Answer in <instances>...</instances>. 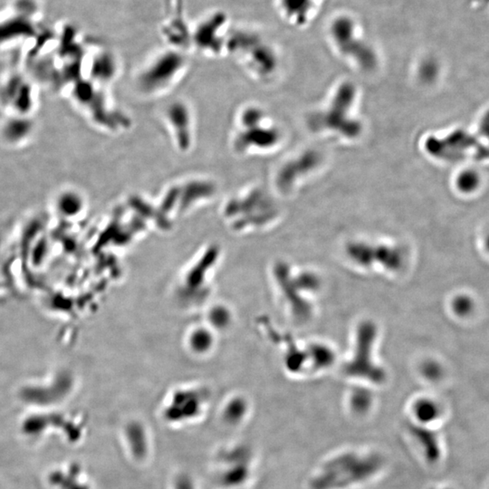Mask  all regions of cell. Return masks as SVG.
<instances>
[{
	"mask_svg": "<svg viewBox=\"0 0 489 489\" xmlns=\"http://www.w3.org/2000/svg\"><path fill=\"white\" fill-rule=\"evenodd\" d=\"M388 460L370 446H346L322 459L305 480L307 489H363L385 474Z\"/></svg>",
	"mask_w": 489,
	"mask_h": 489,
	"instance_id": "obj_1",
	"label": "cell"
},
{
	"mask_svg": "<svg viewBox=\"0 0 489 489\" xmlns=\"http://www.w3.org/2000/svg\"><path fill=\"white\" fill-rule=\"evenodd\" d=\"M356 97L355 86L344 83L339 87L329 106L310 117V127L313 131H332L342 136L353 139L361 132L360 121L352 117Z\"/></svg>",
	"mask_w": 489,
	"mask_h": 489,
	"instance_id": "obj_2",
	"label": "cell"
},
{
	"mask_svg": "<svg viewBox=\"0 0 489 489\" xmlns=\"http://www.w3.org/2000/svg\"><path fill=\"white\" fill-rule=\"evenodd\" d=\"M236 121L233 147L239 154L253 150H267L278 143V130L265 119L262 110L247 107L239 112Z\"/></svg>",
	"mask_w": 489,
	"mask_h": 489,
	"instance_id": "obj_3",
	"label": "cell"
},
{
	"mask_svg": "<svg viewBox=\"0 0 489 489\" xmlns=\"http://www.w3.org/2000/svg\"><path fill=\"white\" fill-rule=\"evenodd\" d=\"M185 60L178 51L168 50L152 58L137 76V87L143 95L154 96L168 92L182 77Z\"/></svg>",
	"mask_w": 489,
	"mask_h": 489,
	"instance_id": "obj_4",
	"label": "cell"
},
{
	"mask_svg": "<svg viewBox=\"0 0 489 489\" xmlns=\"http://www.w3.org/2000/svg\"><path fill=\"white\" fill-rule=\"evenodd\" d=\"M163 119L175 147L180 152H188L193 143L195 123L188 104L174 102L164 109Z\"/></svg>",
	"mask_w": 489,
	"mask_h": 489,
	"instance_id": "obj_5",
	"label": "cell"
},
{
	"mask_svg": "<svg viewBox=\"0 0 489 489\" xmlns=\"http://www.w3.org/2000/svg\"><path fill=\"white\" fill-rule=\"evenodd\" d=\"M407 437L424 462L429 465L437 464L442 457V449L439 436L432 428L409 423Z\"/></svg>",
	"mask_w": 489,
	"mask_h": 489,
	"instance_id": "obj_6",
	"label": "cell"
},
{
	"mask_svg": "<svg viewBox=\"0 0 489 489\" xmlns=\"http://www.w3.org/2000/svg\"><path fill=\"white\" fill-rule=\"evenodd\" d=\"M321 163V155L316 151H307L285 164L276 175V186L281 191L287 192L293 188L299 177L316 169Z\"/></svg>",
	"mask_w": 489,
	"mask_h": 489,
	"instance_id": "obj_7",
	"label": "cell"
},
{
	"mask_svg": "<svg viewBox=\"0 0 489 489\" xmlns=\"http://www.w3.org/2000/svg\"><path fill=\"white\" fill-rule=\"evenodd\" d=\"M226 25L224 16L217 15L207 18L198 25L192 36V42L202 52L215 53L222 49V30Z\"/></svg>",
	"mask_w": 489,
	"mask_h": 489,
	"instance_id": "obj_8",
	"label": "cell"
},
{
	"mask_svg": "<svg viewBox=\"0 0 489 489\" xmlns=\"http://www.w3.org/2000/svg\"><path fill=\"white\" fill-rule=\"evenodd\" d=\"M442 416V409L436 401L429 398H419L411 407V423L431 428Z\"/></svg>",
	"mask_w": 489,
	"mask_h": 489,
	"instance_id": "obj_9",
	"label": "cell"
},
{
	"mask_svg": "<svg viewBox=\"0 0 489 489\" xmlns=\"http://www.w3.org/2000/svg\"><path fill=\"white\" fill-rule=\"evenodd\" d=\"M56 208L60 213L64 215H75L83 210L84 199L77 191L67 189L58 195L56 200Z\"/></svg>",
	"mask_w": 489,
	"mask_h": 489,
	"instance_id": "obj_10",
	"label": "cell"
},
{
	"mask_svg": "<svg viewBox=\"0 0 489 489\" xmlns=\"http://www.w3.org/2000/svg\"><path fill=\"white\" fill-rule=\"evenodd\" d=\"M373 400L371 395L366 392L353 394L350 398L349 409L350 414L359 419H363L371 414Z\"/></svg>",
	"mask_w": 489,
	"mask_h": 489,
	"instance_id": "obj_11",
	"label": "cell"
},
{
	"mask_svg": "<svg viewBox=\"0 0 489 489\" xmlns=\"http://www.w3.org/2000/svg\"><path fill=\"white\" fill-rule=\"evenodd\" d=\"M480 179L479 174L474 169H465L457 175L456 185L457 189L462 193H473L479 188Z\"/></svg>",
	"mask_w": 489,
	"mask_h": 489,
	"instance_id": "obj_12",
	"label": "cell"
},
{
	"mask_svg": "<svg viewBox=\"0 0 489 489\" xmlns=\"http://www.w3.org/2000/svg\"><path fill=\"white\" fill-rule=\"evenodd\" d=\"M454 308L459 315H466L471 312L473 305H472L470 299L466 298V296H462V298H459L455 301Z\"/></svg>",
	"mask_w": 489,
	"mask_h": 489,
	"instance_id": "obj_13",
	"label": "cell"
},
{
	"mask_svg": "<svg viewBox=\"0 0 489 489\" xmlns=\"http://www.w3.org/2000/svg\"><path fill=\"white\" fill-rule=\"evenodd\" d=\"M487 246H488V248L489 250V237H488V239H487Z\"/></svg>",
	"mask_w": 489,
	"mask_h": 489,
	"instance_id": "obj_14",
	"label": "cell"
},
{
	"mask_svg": "<svg viewBox=\"0 0 489 489\" xmlns=\"http://www.w3.org/2000/svg\"><path fill=\"white\" fill-rule=\"evenodd\" d=\"M442 489H449V488H442Z\"/></svg>",
	"mask_w": 489,
	"mask_h": 489,
	"instance_id": "obj_15",
	"label": "cell"
}]
</instances>
